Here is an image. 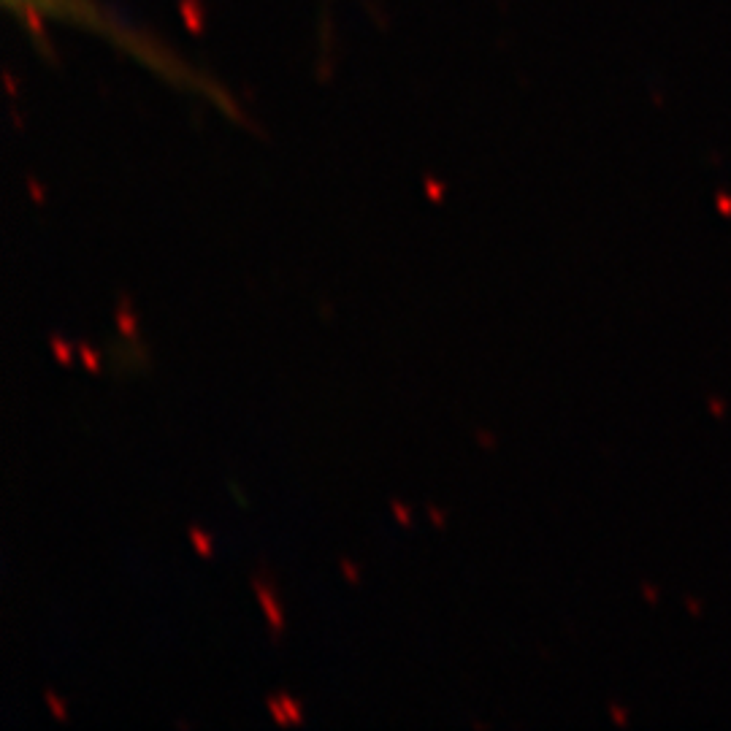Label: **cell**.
<instances>
[{"instance_id":"obj_10","label":"cell","mask_w":731,"mask_h":731,"mask_svg":"<svg viewBox=\"0 0 731 731\" xmlns=\"http://www.w3.org/2000/svg\"><path fill=\"white\" fill-rule=\"evenodd\" d=\"M342 572L352 585L361 583V577H358V569H355V566H352V561H347V558H342Z\"/></svg>"},{"instance_id":"obj_1","label":"cell","mask_w":731,"mask_h":731,"mask_svg":"<svg viewBox=\"0 0 731 731\" xmlns=\"http://www.w3.org/2000/svg\"><path fill=\"white\" fill-rule=\"evenodd\" d=\"M255 585V593H258L260 604H263V610H266V618H269V626L274 631V637H277L279 631H285V618H282V612L277 607V593H274V585L263 583L260 577L252 580Z\"/></svg>"},{"instance_id":"obj_6","label":"cell","mask_w":731,"mask_h":731,"mask_svg":"<svg viewBox=\"0 0 731 731\" xmlns=\"http://www.w3.org/2000/svg\"><path fill=\"white\" fill-rule=\"evenodd\" d=\"M279 699H282V704H285V713L287 718H290V723H304V713H301V704L293 699L290 694H279Z\"/></svg>"},{"instance_id":"obj_2","label":"cell","mask_w":731,"mask_h":731,"mask_svg":"<svg viewBox=\"0 0 731 731\" xmlns=\"http://www.w3.org/2000/svg\"><path fill=\"white\" fill-rule=\"evenodd\" d=\"M190 542H193V547L201 553L204 558H209L214 553V542L212 537L206 534V531H201V528H190Z\"/></svg>"},{"instance_id":"obj_3","label":"cell","mask_w":731,"mask_h":731,"mask_svg":"<svg viewBox=\"0 0 731 731\" xmlns=\"http://www.w3.org/2000/svg\"><path fill=\"white\" fill-rule=\"evenodd\" d=\"M79 358H82L84 369L87 371H93V374L101 371V358H98V352H95L87 342H79Z\"/></svg>"},{"instance_id":"obj_4","label":"cell","mask_w":731,"mask_h":731,"mask_svg":"<svg viewBox=\"0 0 731 731\" xmlns=\"http://www.w3.org/2000/svg\"><path fill=\"white\" fill-rule=\"evenodd\" d=\"M125 306H128V298L122 301V309L117 312V325H120L122 334L130 336V339H136V317H133V312L128 315V309H125Z\"/></svg>"},{"instance_id":"obj_8","label":"cell","mask_w":731,"mask_h":731,"mask_svg":"<svg viewBox=\"0 0 731 731\" xmlns=\"http://www.w3.org/2000/svg\"><path fill=\"white\" fill-rule=\"evenodd\" d=\"M269 710H271V718H274L279 726H287V723H290V718H287V713H285V704H282V699H279V696H277V699L271 696Z\"/></svg>"},{"instance_id":"obj_9","label":"cell","mask_w":731,"mask_h":731,"mask_svg":"<svg viewBox=\"0 0 731 731\" xmlns=\"http://www.w3.org/2000/svg\"><path fill=\"white\" fill-rule=\"evenodd\" d=\"M390 509L396 512V520H398V523H401V526H412V518H409L412 512H409V509L404 507L401 501H390Z\"/></svg>"},{"instance_id":"obj_11","label":"cell","mask_w":731,"mask_h":731,"mask_svg":"<svg viewBox=\"0 0 731 731\" xmlns=\"http://www.w3.org/2000/svg\"><path fill=\"white\" fill-rule=\"evenodd\" d=\"M428 515H431V520H436V526H445V518H442V512L434 507H428Z\"/></svg>"},{"instance_id":"obj_7","label":"cell","mask_w":731,"mask_h":731,"mask_svg":"<svg viewBox=\"0 0 731 731\" xmlns=\"http://www.w3.org/2000/svg\"><path fill=\"white\" fill-rule=\"evenodd\" d=\"M44 699H47L49 713H52V718H55V721H68V710H65L63 702H60V699H57L52 691H47V694H44Z\"/></svg>"},{"instance_id":"obj_5","label":"cell","mask_w":731,"mask_h":731,"mask_svg":"<svg viewBox=\"0 0 731 731\" xmlns=\"http://www.w3.org/2000/svg\"><path fill=\"white\" fill-rule=\"evenodd\" d=\"M52 352H55V358L63 363V366H71V363H74L71 347H68V342H63L60 336H52Z\"/></svg>"}]
</instances>
